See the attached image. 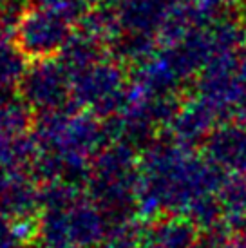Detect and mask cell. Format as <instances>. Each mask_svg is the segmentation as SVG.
Returning a JSON list of instances; mask_svg holds the SVG:
<instances>
[]
</instances>
